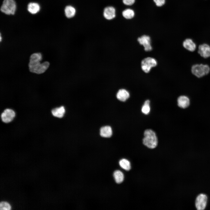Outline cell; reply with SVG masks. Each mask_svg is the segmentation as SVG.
I'll list each match as a JSON object with an SVG mask.
<instances>
[{"instance_id": "obj_1", "label": "cell", "mask_w": 210, "mask_h": 210, "mask_svg": "<svg viewBox=\"0 0 210 210\" xmlns=\"http://www.w3.org/2000/svg\"><path fill=\"white\" fill-rule=\"evenodd\" d=\"M42 60V55L39 52L35 53L30 56L29 67V71L38 74L44 73L48 68L50 63L45 61L41 63Z\"/></svg>"}, {"instance_id": "obj_2", "label": "cell", "mask_w": 210, "mask_h": 210, "mask_svg": "<svg viewBox=\"0 0 210 210\" xmlns=\"http://www.w3.org/2000/svg\"><path fill=\"white\" fill-rule=\"evenodd\" d=\"M143 139L144 144L150 148H155L158 145V140L155 133L152 130L147 129L144 133Z\"/></svg>"}, {"instance_id": "obj_3", "label": "cell", "mask_w": 210, "mask_h": 210, "mask_svg": "<svg viewBox=\"0 0 210 210\" xmlns=\"http://www.w3.org/2000/svg\"><path fill=\"white\" fill-rule=\"evenodd\" d=\"M16 9V5L14 0H4L1 6V12L7 15H13Z\"/></svg>"}, {"instance_id": "obj_4", "label": "cell", "mask_w": 210, "mask_h": 210, "mask_svg": "<svg viewBox=\"0 0 210 210\" xmlns=\"http://www.w3.org/2000/svg\"><path fill=\"white\" fill-rule=\"evenodd\" d=\"M210 70V67L208 65L202 64L194 65L191 68L192 74L198 78H200L207 75Z\"/></svg>"}, {"instance_id": "obj_5", "label": "cell", "mask_w": 210, "mask_h": 210, "mask_svg": "<svg viewBox=\"0 0 210 210\" xmlns=\"http://www.w3.org/2000/svg\"><path fill=\"white\" fill-rule=\"evenodd\" d=\"M141 68L146 73H148L152 67L155 66L157 62L154 58L148 57L143 59L141 62Z\"/></svg>"}, {"instance_id": "obj_6", "label": "cell", "mask_w": 210, "mask_h": 210, "mask_svg": "<svg viewBox=\"0 0 210 210\" xmlns=\"http://www.w3.org/2000/svg\"><path fill=\"white\" fill-rule=\"evenodd\" d=\"M208 198L205 194L201 193L197 197L195 201V206L198 210L205 209L207 205Z\"/></svg>"}, {"instance_id": "obj_7", "label": "cell", "mask_w": 210, "mask_h": 210, "mask_svg": "<svg viewBox=\"0 0 210 210\" xmlns=\"http://www.w3.org/2000/svg\"><path fill=\"white\" fill-rule=\"evenodd\" d=\"M15 116V113L13 110L7 108L5 109L1 115L2 121L8 123L11 122Z\"/></svg>"}, {"instance_id": "obj_8", "label": "cell", "mask_w": 210, "mask_h": 210, "mask_svg": "<svg viewBox=\"0 0 210 210\" xmlns=\"http://www.w3.org/2000/svg\"><path fill=\"white\" fill-rule=\"evenodd\" d=\"M137 40L140 44L143 46L146 51H150L152 50L150 38L149 36L144 35L138 38Z\"/></svg>"}, {"instance_id": "obj_9", "label": "cell", "mask_w": 210, "mask_h": 210, "mask_svg": "<svg viewBox=\"0 0 210 210\" xmlns=\"http://www.w3.org/2000/svg\"><path fill=\"white\" fill-rule=\"evenodd\" d=\"M103 16L106 19L111 20L116 17V10L114 7L108 6L105 7L103 11Z\"/></svg>"}, {"instance_id": "obj_10", "label": "cell", "mask_w": 210, "mask_h": 210, "mask_svg": "<svg viewBox=\"0 0 210 210\" xmlns=\"http://www.w3.org/2000/svg\"><path fill=\"white\" fill-rule=\"evenodd\" d=\"M198 53L202 57L206 58L210 57V46L206 44L199 45Z\"/></svg>"}, {"instance_id": "obj_11", "label": "cell", "mask_w": 210, "mask_h": 210, "mask_svg": "<svg viewBox=\"0 0 210 210\" xmlns=\"http://www.w3.org/2000/svg\"><path fill=\"white\" fill-rule=\"evenodd\" d=\"M130 96L128 92L125 89H121L118 90L116 94V97L119 100L125 102Z\"/></svg>"}, {"instance_id": "obj_12", "label": "cell", "mask_w": 210, "mask_h": 210, "mask_svg": "<svg viewBox=\"0 0 210 210\" xmlns=\"http://www.w3.org/2000/svg\"><path fill=\"white\" fill-rule=\"evenodd\" d=\"M178 105L179 107L185 108L190 104V100L187 96L183 95L179 97L177 99Z\"/></svg>"}, {"instance_id": "obj_13", "label": "cell", "mask_w": 210, "mask_h": 210, "mask_svg": "<svg viewBox=\"0 0 210 210\" xmlns=\"http://www.w3.org/2000/svg\"><path fill=\"white\" fill-rule=\"evenodd\" d=\"M100 135L102 137H110L112 134L111 128L109 126L103 127L100 129Z\"/></svg>"}, {"instance_id": "obj_14", "label": "cell", "mask_w": 210, "mask_h": 210, "mask_svg": "<svg viewBox=\"0 0 210 210\" xmlns=\"http://www.w3.org/2000/svg\"><path fill=\"white\" fill-rule=\"evenodd\" d=\"M183 47L190 51H194L196 49V45L192 40L190 38L186 39L183 42Z\"/></svg>"}, {"instance_id": "obj_15", "label": "cell", "mask_w": 210, "mask_h": 210, "mask_svg": "<svg viewBox=\"0 0 210 210\" xmlns=\"http://www.w3.org/2000/svg\"><path fill=\"white\" fill-rule=\"evenodd\" d=\"M39 5L36 2H31L27 6V10L30 13L34 14L38 13L40 10Z\"/></svg>"}, {"instance_id": "obj_16", "label": "cell", "mask_w": 210, "mask_h": 210, "mask_svg": "<svg viewBox=\"0 0 210 210\" xmlns=\"http://www.w3.org/2000/svg\"><path fill=\"white\" fill-rule=\"evenodd\" d=\"M65 109L62 106L52 109L51 111L52 115L55 117L59 118H62L65 113Z\"/></svg>"}, {"instance_id": "obj_17", "label": "cell", "mask_w": 210, "mask_h": 210, "mask_svg": "<svg viewBox=\"0 0 210 210\" xmlns=\"http://www.w3.org/2000/svg\"><path fill=\"white\" fill-rule=\"evenodd\" d=\"M64 13L66 16L68 18L73 17L76 13V10L73 6L68 5L66 6L64 9Z\"/></svg>"}, {"instance_id": "obj_18", "label": "cell", "mask_w": 210, "mask_h": 210, "mask_svg": "<svg viewBox=\"0 0 210 210\" xmlns=\"http://www.w3.org/2000/svg\"><path fill=\"white\" fill-rule=\"evenodd\" d=\"M113 176L116 183H121L124 179V175L122 172L119 170L115 171L113 173Z\"/></svg>"}, {"instance_id": "obj_19", "label": "cell", "mask_w": 210, "mask_h": 210, "mask_svg": "<svg viewBox=\"0 0 210 210\" xmlns=\"http://www.w3.org/2000/svg\"><path fill=\"white\" fill-rule=\"evenodd\" d=\"M119 164L121 167L125 170L129 171L131 169L130 163L126 159H121L119 161Z\"/></svg>"}, {"instance_id": "obj_20", "label": "cell", "mask_w": 210, "mask_h": 210, "mask_svg": "<svg viewBox=\"0 0 210 210\" xmlns=\"http://www.w3.org/2000/svg\"><path fill=\"white\" fill-rule=\"evenodd\" d=\"M122 15L123 17L127 19H131L134 15V12L132 9L128 8L123 11Z\"/></svg>"}, {"instance_id": "obj_21", "label": "cell", "mask_w": 210, "mask_h": 210, "mask_svg": "<svg viewBox=\"0 0 210 210\" xmlns=\"http://www.w3.org/2000/svg\"><path fill=\"white\" fill-rule=\"evenodd\" d=\"M150 102L148 100H146L142 107L141 111L144 114H148L150 111Z\"/></svg>"}, {"instance_id": "obj_22", "label": "cell", "mask_w": 210, "mask_h": 210, "mask_svg": "<svg viewBox=\"0 0 210 210\" xmlns=\"http://www.w3.org/2000/svg\"><path fill=\"white\" fill-rule=\"evenodd\" d=\"M11 207L10 204L5 202H2L0 204V209L5 210H9L10 209Z\"/></svg>"}, {"instance_id": "obj_23", "label": "cell", "mask_w": 210, "mask_h": 210, "mask_svg": "<svg viewBox=\"0 0 210 210\" xmlns=\"http://www.w3.org/2000/svg\"><path fill=\"white\" fill-rule=\"evenodd\" d=\"M155 4L158 6H161L165 3V0H153Z\"/></svg>"}, {"instance_id": "obj_24", "label": "cell", "mask_w": 210, "mask_h": 210, "mask_svg": "<svg viewBox=\"0 0 210 210\" xmlns=\"http://www.w3.org/2000/svg\"><path fill=\"white\" fill-rule=\"evenodd\" d=\"M135 0H123L124 4L127 6H131L134 3Z\"/></svg>"}, {"instance_id": "obj_25", "label": "cell", "mask_w": 210, "mask_h": 210, "mask_svg": "<svg viewBox=\"0 0 210 210\" xmlns=\"http://www.w3.org/2000/svg\"><path fill=\"white\" fill-rule=\"evenodd\" d=\"M1 34H0V41H1Z\"/></svg>"}]
</instances>
